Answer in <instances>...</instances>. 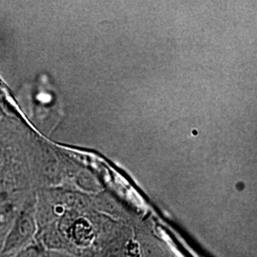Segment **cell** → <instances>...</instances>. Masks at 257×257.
<instances>
[{"label":"cell","instance_id":"obj_2","mask_svg":"<svg viewBox=\"0 0 257 257\" xmlns=\"http://www.w3.org/2000/svg\"><path fill=\"white\" fill-rule=\"evenodd\" d=\"M36 190H27L16 194H12L7 190L0 191V254L5 237L21 205Z\"/></svg>","mask_w":257,"mask_h":257},{"label":"cell","instance_id":"obj_4","mask_svg":"<svg viewBox=\"0 0 257 257\" xmlns=\"http://www.w3.org/2000/svg\"><path fill=\"white\" fill-rule=\"evenodd\" d=\"M9 172V163L6 156L0 154V185L4 182Z\"/></svg>","mask_w":257,"mask_h":257},{"label":"cell","instance_id":"obj_5","mask_svg":"<svg viewBox=\"0 0 257 257\" xmlns=\"http://www.w3.org/2000/svg\"><path fill=\"white\" fill-rule=\"evenodd\" d=\"M45 257H74L72 254L66 253V252H61V251H52V250H47L46 256Z\"/></svg>","mask_w":257,"mask_h":257},{"label":"cell","instance_id":"obj_1","mask_svg":"<svg viewBox=\"0 0 257 257\" xmlns=\"http://www.w3.org/2000/svg\"><path fill=\"white\" fill-rule=\"evenodd\" d=\"M38 189L31 193L21 205L5 237L0 257L14 256L36 241L38 230L37 220Z\"/></svg>","mask_w":257,"mask_h":257},{"label":"cell","instance_id":"obj_3","mask_svg":"<svg viewBox=\"0 0 257 257\" xmlns=\"http://www.w3.org/2000/svg\"><path fill=\"white\" fill-rule=\"evenodd\" d=\"M47 250L39 243L35 241L33 244L28 246L27 248H23L17 254L12 257H45Z\"/></svg>","mask_w":257,"mask_h":257}]
</instances>
